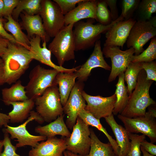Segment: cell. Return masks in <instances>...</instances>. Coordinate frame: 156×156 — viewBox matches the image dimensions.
<instances>
[{
  "label": "cell",
  "mask_w": 156,
  "mask_h": 156,
  "mask_svg": "<svg viewBox=\"0 0 156 156\" xmlns=\"http://www.w3.org/2000/svg\"><path fill=\"white\" fill-rule=\"evenodd\" d=\"M124 19L120 15L110 24L105 25L99 23L94 24L95 20L90 19L85 22L79 21L75 23L73 34L75 51L84 50L94 46L101 37V34L105 33L114 24Z\"/></svg>",
  "instance_id": "obj_3"
},
{
  "label": "cell",
  "mask_w": 156,
  "mask_h": 156,
  "mask_svg": "<svg viewBox=\"0 0 156 156\" xmlns=\"http://www.w3.org/2000/svg\"><path fill=\"white\" fill-rule=\"evenodd\" d=\"M145 71L142 69L138 76L137 83L129 98L121 115L129 118L144 116L146 108L156 102L151 98L149 90L153 81L146 79Z\"/></svg>",
  "instance_id": "obj_2"
},
{
  "label": "cell",
  "mask_w": 156,
  "mask_h": 156,
  "mask_svg": "<svg viewBox=\"0 0 156 156\" xmlns=\"http://www.w3.org/2000/svg\"><path fill=\"white\" fill-rule=\"evenodd\" d=\"M156 35V18L146 21H136L132 27L126 43L128 48H133L135 55H138L144 50V45Z\"/></svg>",
  "instance_id": "obj_7"
},
{
  "label": "cell",
  "mask_w": 156,
  "mask_h": 156,
  "mask_svg": "<svg viewBox=\"0 0 156 156\" xmlns=\"http://www.w3.org/2000/svg\"><path fill=\"white\" fill-rule=\"evenodd\" d=\"M10 41L0 35V57H1L7 50Z\"/></svg>",
  "instance_id": "obj_44"
},
{
  "label": "cell",
  "mask_w": 156,
  "mask_h": 156,
  "mask_svg": "<svg viewBox=\"0 0 156 156\" xmlns=\"http://www.w3.org/2000/svg\"><path fill=\"white\" fill-rule=\"evenodd\" d=\"M117 116L129 133H140L148 137L151 143L156 142L155 120L147 112L144 116L141 117L129 118L120 114H118Z\"/></svg>",
  "instance_id": "obj_12"
},
{
  "label": "cell",
  "mask_w": 156,
  "mask_h": 156,
  "mask_svg": "<svg viewBox=\"0 0 156 156\" xmlns=\"http://www.w3.org/2000/svg\"><path fill=\"white\" fill-rule=\"evenodd\" d=\"M3 0H0V17L3 16Z\"/></svg>",
  "instance_id": "obj_48"
},
{
  "label": "cell",
  "mask_w": 156,
  "mask_h": 156,
  "mask_svg": "<svg viewBox=\"0 0 156 156\" xmlns=\"http://www.w3.org/2000/svg\"><path fill=\"white\" fill-rule=\"evenodd\" d=\"M97 2L96 0H83L79 3L73 10L64 15L65 25L85 18L96 20Z\"/></svg>",
  "instance_id": "obj_20"
},
{
  "label": "cell",
  "mask_w": 156,
  "mask_h": 156,
  "mask_svg": "<svg viewBox=\"0 0 156 156\" xmlns=\"http://www.w3.org/2000/svg\"><path fill=\"white\" fill-rule=\"evenodd\" d=\"M9 122L10 118L8 116L5 114L0 112V127L3 126L6 127Z\"/></svg>",
  "instance_id": "obj_45"
},
{
  "label": "cell",
  "mask_w": 156,
  "mask_h": 156,
  "mask_svg": "<svg viewBox=\"0 0 156 156\" xmlns=\"http://www.w3.org/2000/svg\"><path fill=\"white\" fill-rule=\"evenodd\" d=\"M41 1L42 0H19L12 14V17L18 22V18L22 11L30 15L39 14L41 9Z\"/></svg>",
  "instance_id": "obj_30"
},
{
  "label": "cell",
  "mask_w": 156,
  "mask_h": 156,
  "mask_svg": "<svg viewBox=\"0 0 156 156\" xmlns=\"http://www.w3.org/2000/svg\"><path fill=\"white\" fill-rule=\"evenodd\" d=\"M0 35L8 40L10 42L18 44L12 35L9 34L5 29L1 17H0Z\"/></svg>",
  "instance_id": "obj_43"
},
{
  "label": "cell",
  "mask_w": 156,
  "mask_h": 156,
  "mask_svg": "<svg viewBox=\"0 0 156 156\" xmlns=\"http://www.w3.org/2000/svg\"><path fill=\"white\" fill-rule=\"evenodd\" d=\"M2 100L8 105L10 102L23 101L28 99L25 90V86L19 80L10 88H5L1 90Z\"/></svg>",
  "instance_id": "obj_25"
},
{
  "label": "cell",
  "mask_w": 156,
  "mask_h": 156,
  "mask_svg": "<svg viewBox=\"0 0 156 156\" xmlns=\"http://www.w3.org/2000/svg\"><path fill=\"white\" fill-rule=\"evenodd\" d=\"M97 67L108 70H111V66L104 59L100 40L96 42L93 51L86 62L75 72L78 81L82 82L86 81L90 76L92 70Z\"/></svg>",
  "instance_id": "obj_15"
},
{
  "label": "cell",
  "mask_w": 156,
  "mask_h": 156,
  "mask_svg": "<svg viewBox=\"0 0 156 156\" xmlns=\"http://www.w3.org/2000/svg\"><path fill=\"white\" fill-rule=\"evenodd\" d=\"M59 72L54 69L45 68L40 65L35 66L30 72L29 81L25 86L28 99L34 101L48 88L57 86L55 78Z\"/></svg>",
  "instance_id": "obj_5"
},
{
  "label": "cell",
  "mask_w": 156,
  "mask_h": 156,
  "mask_svg": "<svg viewBox=\"0 0 156 156\" xmlns=\"http://www.w3.org/2000/svg\"><path fill=\"white\" fill-rule=\"evenodd\" d=\"M82 95L87 103L84 109L96 118H105L113 114L116 99L115 93L109 96L103 97L92 96L83 90Z\"/></svg>",
  "instance_id": "obj_14"
},
{
  "label": "cell",
  "mask_w": 156,
  "mask_h": 156,
  "mask_svg": "<svg viewBox=\"0 0 156 156\" xmlns=\"http://www.w3.org/2000/svg\"><path fill=\"white\" fill-rule=\"evenodd\" d=\"M156 59V38H151L149 45L147 48L138 55H133L132 63L150 62Z\"/></svg>",
  "instance_id": "obj_32"
},
{
  "label": "cell",
  "mask_w": 156,
  "mask_h": 156,
  "mask_svg": "<svg viewBox=\"0 0 156 156\" xmlns=\"http://www.w3.org/2000/svg\"><path fill=\"white\" fill-rule=\"evenodd\" d=\"M5 83L3 64L1 58L0 57V86Z\"/></svg>",
  "instance_id": "obj_46"
},
{
  "label": "cell",
  "mask_w": 156,
  "mask_h": 156,
  "mask_svg": "<svg viewBox=\"0 0 156 156\" xmlns=\"http://www.w3.org/2000/svg\"><path fill=\"white\" fill-rule=\"evenodd\" d=\"M30 48L33 60L47 65L59 72H75L79 66L72 68H67L57 65L51 60V52L47 47V42H43L42 47L40 45V38L35 36L29 39Z\"/></svg>",
  "instance_id": "obj_17"
},
{
  "label": "cell",
  "mask_w": 156,
  "mask_h": 156,
  "mask_svg": "<svg viewBox=\"0 0 156 156\" xmlns=\"http://www.w3.org/2000/svg\"><path fill=\"white\" fill-rule=\"evenodd\" d=\"M118 76L115 93L116 99L112 113L114 115H116L121 114L126 106L129 98L127 87L125 83L124 73L120 74Z\"/></svg>",
  "instance_id": "obj_26"
},
{
  "label": "cell",
  "mask_w": 156,
  "mask_h": 156,
  "mask_svg": "<svg viewBox=\"0 0 156 156\" xmlns=\"http://www.w3.org/2000/svg\"><path fill=\"white\" fill-rule=\"evenodd\" d=\"M12 105L13 109L8 115L10 122L12 123L23 122L28 118L35 106L34 101L29 99L23 101L10 102L8 105Z\"/></svg>",
  "instance_id": "obj_24"
},
{
  "label": "cell",
  "mask_w": 156,
  "mask_h": 156,
  "mask_svg": "<svg viewBox=\"0 0 156 156\" xmlns=\"http://www.w3.org/2000/svg\"><path fill=\"white\" fill-rule=\"evenodd\" d=\"M4 131L3 140L4 150L0 156H21L16 153L17 148L12 144L8 133L5 131Z\"/></svg>",
  "instance_id": "obj_38"
},
{
  "label": "cell",
  "mask_w": 156,
  "mask_h": 156,
  "mask_svg": "<svg viewBox=\"0 0 156 156\" xmlns=\"http://www.w3.org/2000/svg\"><path fill=\"white\" fill-rule=\"evenodd\" d=\"M102 51L106 57L110 58L112 62L108 82L114 81L120 74L124 73L135 53L134 49L132 47L122 51L117 46H104Z\"/></svg>",
  "instance_id": "obj_11"
},
{
  "label": "cell",
  "mask_w": 156,
  "mask_h": 156,
  "mask_svg": "<svg viewBox=\"0 0 156 156\" xmlns=\"http://www.w3.org/2000/svg\"><path fill=\"white\" fill-rule=\"evenodd\" d=\"M39 14L47 34L54 37L65 25L64 15L58 5L53 1L42 0Z\"/></svg>",
  "instance_id": "obj_9"
},
{
  "label": "cell",
  "mask_w": 156,
  "mask_h": 156,
  "mask_svg": "<svg viewBox=\"0 0 156 156\" xmlns=\"http://www.w3.org/2000/svg\"><path fill=\"white\" fill-rule=\"evenodd\" d=\"M105 118L116 138V142L120 148L118 156H127L130 148L129 133L125 128L117 123L113 114Z\"/></svg>",
  "instance_id": "obj_21"
},
{
  "label": "cell",
  "mask_w": 156,
  "mask_h": 156,
  "mask_svg": "<svg viewBox=\"0 0 156 156\" xmlns=\"http://www.w3.org/2000/svg\"><path fill=\"white\" fill-rule=\"evenodd\" d=\"M1 57L3 64L5 83L9 85L19 80L33 60L29 50L10 42Z\"/></svg>",
  "instance_id": "obj_1"
},
{
  "label": "cell",
  "mask_w": 156,
  "mask_h": 156,
  "mask_svg": "<svg viewBox=\"0 0 156 156\" xmlns=\"http://www.w3.org/2000/svg\"><path fill=\"white\" fill-rule=\"evenodd\" d=\"M74 24L65 25L49 45L48 49L56 57L60 66H62L65 62L75 58L73 34Z\"/></svg>",
  "instance_id": "obj_4"
},
{
  "label": "cell",
  "mask_w": 156,
  "mask_h": 156,
  "mask_svg": "<svg viewBox=\"0 0 156 156\" xmlns=\"http://www.w3.org/2000/svg\"><path fill=\"white\" fill-rule=\"evenodd\" d=\"M105 0H97L96 9V21L105 25L112 22L111 14Z\"/></svg>",
  "instance_id": "obj_34"
},
{
  "label": "cell",
  "mask_w": 156,
  "mask_h": 156,
  "mask_svg": "<svg viewBox=\"0 0 156 156\" xmlns=\"http://www.w3.org/2000/svg\"><path fill=\"white\" fill-rule=\"evenodd\" d=\"M140 150L142 153L143 156H154L152 155L145 151L143 147L140 146Z\"/></svg>",
  "instance_id": "obj_49"
},
{
  "label": "cell",
  "mask_w": 156,
  "mask_h": 156,
  "mask_svg": "<svg viewBox=\"0 0 156 156\" xmlns=\"http://www.w3.org/2000/svg\"><path fill=\"white\" fill-rule=\"evenodd\" d=\"M108 6L110 9V13L112 21L116 20L119 17L118 13L117 7V0H105Z\"/></svg>",
  "instance_id": "obj_41"
},
{
  "label": "cell",
  "mask_w": 156,
  "mask_h": 156,
  "mask_svg": "<svg viewBox=\"0 0 156 156\" xmlns=\"http://www.w3.org/2000/svg\"><path fill=\"white\" fill-rule=\"evenodd\" d=\"M66 151L68 156H81L79 155L74 154L68 151Z\"/></svg>",
  "instance_id": "obj_50"
},
{
  "label": "cell",
  "mask_w": 156,
  "mask_h": 156,
  "mask_svg": "<svg viewBox=\"0 0 156 156\" xmlns=\"http://www.w3.org/2000/svg\"><path fill=\"white\" fill-rule=\"evenodd\" d=\"M77 76L75 72H59L55 79L63 107L66 104L75 83Z\"/></svg>",
  "instance_id": "obj_23"
},
{
  "label": "cell",
  "mask_w": 156,
  "mask_h": 156,
  "mask_svg": "<svg viewBox=\"0 0 156 156\" xmlns=\"http://www.w3.org/2000/svg\"><path fill=\"white\" fill-rule=\"evenodd\" d=\"M78 117L87 125L94 127L103 133L107 137L109 142L112 145L116 155L118 156L120 148L116 141L113 138L112 136L107 133L106 129L101 124L100 119L95 118L84 109H83L80 111Z\"/></svg>",
  "instance_id": "obj_27"
},
{
  "label": "cell",
  "mask_w": 156,
  "mask_h": 156,
  "mask_svg": "<svg viewBox=\"0 0 156 156\" xmlns=\"http://www.w3.org/2000/svg\"><path fill=\"white\" fill-rule=\"evenodd\" d=\"M4 6L3 16L5 17L11 15L19 0H3Z\"/></svg>",
  "instance_id": "obj_40"
},
{
  "label": "cell",
  "mask_w": 156,
  "mask_h": 156,
  "mask_svg": "<svg viewBox=\"0 0 156 156\" xmlns=\"http://www.w3.org/2000/svg\"><path fill=\"white\" fill-rule=\"evenodd\" d=\"M139 0H123L122 3V10L121 15L125 20L132 18L134 11L136 10L139 3Z\"/></svg>",
  "instance_id": "obj_36"
},
{
  "label": "cell",
  "mask_w": 156,
  "mask_h": 156,
  "mask_svg": "<svg viewBox=\"0 0 156 156\" xmlns=\"http://www.w3.org/2000/svg\"><path fill=\"white\" fill-rule=\"evenodd\" d=\"M141 67L145 72L146 79L153 81H156V63L155 61L140 62Z\"/></svg>",
  "instance_id": "obj_39"
},
{
  "label": "cell",
  "mask_w": 156,
  "mask_h": 156,
  "mask_svg": "<svg viewBox=\"0 0 156 156\" xmlns=\"http://www.w3.org/2000/svg\"><path fill=\"white\" fill-rule=\"evenodd\" d=\"M34 101L36 112L44 122L50 123L63 114V107L57 86L47 88Z\"/></svg>",
  "instance_id": "obj_6"
},
{
  "label": "cell",
  "mask_w": 156,
  "mask_h": 156,
  "mask_svg": "<svg viewBox=\"0 0 156 156\" xmlns=\"http://www.w3.org/2000/svg\"><path fill=\"white\" fill-rule=\"evenodd\" d=\"M5 18L7 21L4 23L5 29L11 34L18 44L29 50V39L27 35L22 31L18 22L15 20L11 15H9Z\"/></svg>",
  "instance_id": "obj_28"
},
{
  "label": "cell",
  "mask_w": 156,
  "mask_h": 156,
  "mask_svg": "<svg viewBox=\"0 0 156 156\" xmlns=\"http://www.w3.org/2000/svg\"><path fill=\"white\" fill-rule=\"evenodd\" d=\"M129 135L130 148L127 156H141V143L145 140L146 136L144 134L140 135L130 133Z\"/></svg>",
  "instance_id": "obj_35"
},
{
  "label": "cell",
  "mask_w": 156,
  "mask_h": 156,
  "mask_svg": "<svg viewBox=\"0 0 156 156\" xmlns=\"http://www.w3.org/2000/svg\"><path fill=\"white\" fill-rule=\"evenodd\" d=\"M63 154H64V156H68V155H67V154L66 153V151H64V152Z\"/></svg>",
  "instance_id": "obj_52"
},
{
  "label": "cell",
  "mask_w": 156,
  "mask_h": 156,
  "mask_svg": "<svg viewBox=\"0 0 156 156\" xmlns=\"http://www.w3.org/2000/svg\"><path fill=\"white\" fill-rule=\"evenodd\" d=\"M84 86L83 82L78 80L63 107V112L67 115L66 124L70 129H72L75 124L80 111L84 109L86 105L82 95Z\"/></svg>",
  "instance_id": "obj_13"
},
{
  "label": "cell",
  "mask_w": 156,
  "mask_h": 156,
  "mask_svg": "<svg viewBox=\"0 0 156 156\" xmlns=\"http://www.w3.org/2000/svg\"><path fill=\"white\" fill-rule=\"evenodd\" d=\"M91 144L88 153L83 156H115L110 143H105L98 138L93 130L90 129Z\"/></svg>",
  "instance_id": "obj_29"
},
{
  "label": "cell",
  "mask_w": 156,
  "mask_h": 156,
  "mask_svg": "<svg viewBox=\"0 0 156 156\" xmlns=\"http://www.w3.org/2000/svg\"><path fill=\"white\" fill-rule=\"evenodd\" d=\"M136 21L131 18L114 24L105 33L106 39L104 46L120 47L122 49Z\"/></svg>",
  "instance_id": "obj_16"
},
{
  "label": "cell",
  "mask_w": 156,
  "mask_h": 156,
  "mask_svg": "<svg viewBox=\"0 0 156 156\" xmlns=\"http://www.w3.org/2000/svg\"></svg>",
  "instance_id": "obj_53"
},
{
  "label": "cell",
  "mask_w": 156,
  "mask_h": 156,
  "mask_svg": "<svg viewBox=\"0 0 156 156\" xmlns=\"http://www.w3.org/2000/svg\"><path fill=\"white\" fill-rule=\"evenodd\" d=\"M147 112L152 117L154 118L156 117V110L155 108L150 107Z\"/></svg>",
  "instance_id": "obj_47"
},
{
  "label": "cell",
  "mask_w": 156,
  "mask_h": 156,
  "mask_svg": "<svg viewBox=\"0 0 156 156\" xmlns=\"http://www.w3.org/2000/svg\"><path fill=\"white\" fill-rule=\"evenodd\" d=\"M60 7L61 11L65 15L73 10L76 5L83 0H53Z\"/></svg>",
  "instance_id": "obj_37"
},
{
  "label": "cell",
  "mask_w": 156,
  "mask_h": 156,
  "mask_svg": "<svg viewBox=\"0 0 156 156\" xmlns=\"http://www.w3.org/2000/svg\"><path fill=\"white\" fill-rule=\"evenodd\" d=\"M70 136L65 137L67 151L83 156L88 154L91 144L89 126L78 117Z\"/></svg>",
  "instance_id": "obj_8"
},
{
  "label": "cell",
  "mask_w": 156,
  "mask_h": 156,
  "mask_svg": "<svg viewBox=\"0 0 156 156\" xmlns=\"http://www.w3.org/2000/svg\"><path fill=\"white\" fill-rule=\"evenodd\" d=\"M142 69L140 62H131L125 72L124 79L127 84L128 93L130 96L136 86L139 74Z\"/></svg>",
  "instance_id": "obj_31"
},
{
  "label": "cell",
  "mask_w": 156,
  "mask_h": 156,
  "mask_svg": "<svg viewBox=\"0 0 156 156\" xmlns=\"http://www.w3.org/2000/svg\"><path fill=\"white\" fill-rule=\"evenodd\" d=\"M20 16L21 21L20 26L25 30L29 39L35 36L40 37L42 42L47 43L50 40V37L44 29L42 19L39 14L30 15L24 11H22Z\"/></svg>",
  "instance_id": "obj_19"
},
{
  "label": "cell",
  "mask_w": 156,
  "mask_h": 156,
  "mask_svg": "<svg viewBox=\"0 0 156 156\" xmlns=\"http://www.w3.org/2000/svg\"><path fill=\"white\" fill-rule=\"evenodd\" d=\"M64 117L63 114L46 125L36 127L35 132L47 138L55 137L56 135L69 137L71 133L64 121Z\"/></svg>",
  "instance_id": "obj_22"
},
{
  "label": "cell",
  "mask_w": 156,
  "mask_h": 156,
  "mask_svg": "<svg viewBox=\"0 0 156 156\" xmlns=\"http://www.w3.org/2000/svg\"><path fill=\"white\" fill-rule=\"evenodd\" d=\"M3 146V140L0 141V156L1 153V152Z\"/></svg>",
  "instance_id": "obj_51"
},
{
  "label": "cell",
  "mask_w": 156,
  "mask_h": 156,
  "mask_svg": "<svg viewBox=\"0 0 156 156\" xmlns=\"http://www.w3.org/2000/svg\"><path fill=\"white\" fill-rule=\"evenodd\" d=\"M35 120L40 124H42L44 122L41 117L36 112L31 111L28 119L21 125L16 127L7 125L4 130L11 135V138H16L15 141L18 142L16 144L17 148L25 146H29L32 148L35 147L41 141L45 140L47 138L41 135H33L27 131L26 126L30 122Z\"/></svg>",
  "instance_id": "obj_10"
},
{
  "label": "cell",
  "mask_w": 156,
  "mask_h": 156,
  "mask_svg": "<svg viewBox=\"0 0 156 156\" xmlns=\"http://www.w3.org/2000/svg\"><path fill=\"white\" fill-rule=\"evenodd\" d=\"M66 149V138H47L44 141L32 148L29 156H63Z\"/></svg>",
  "instance_id": "obj_18"
},
{
  "label": "cell",
  "mask_w": 156,
  "mask_h": 156,
  "mask_svg": "<svg viewBox=\"0 0 156 156\" xmlns=\"http://www.w3.org/2000/svg\"><path fill=\"white\" fill-rule=\"evenodd\" d=\"M137 9L139 17L138 20L148 21L152 14L156 12V0H142L140 2Z\"/></svg>",
  "instance_id": "obj_33"
},
{
  "label": "cell",
  "mask_w": 156,
  "mask_h": 156,
  "mask_svg": "<svg viewBox=\"0 0 156 156\" xmlns=\"http://www.w3.org/2000/svg\"><path fill=\"white\" fill-rule=\"evenodd\" d=\"M141 146L149 154L154 156L156 155V145L144 140L141 143Z\"/></svg>",
  "instance_id": "obj_42"
}]
</instances>
